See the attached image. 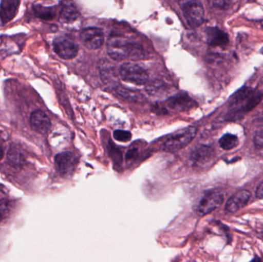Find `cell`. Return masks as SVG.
I'll return each instance as SVG.
<instances>
[{"instance_id":"6da1fadb","label":"cell","mask_w":263,"mask_h":262,"mask_svg":"<svg viewBox=\"0 0 263 262\" xmlns=\"http://www.w3.org/2000/svg\"><path fill=\"white\" fill-rule=\"evenodd\" d=\"M197 134V129L195 126H189L180 129L170 135L163 145V149L166 152H176L186 147L193 142Z\"/></svg>"},{"instance_id":"7a4b0ae2","label":"cell","mask_w":263,"mask_h":262,"mask_svg":"<svg viewBox=\"0 0 263 262\" xmlns=\"http://www.w3.org/2000/svg\"><path fill=\"white\" fill-rule=\"evenodd\" d=\"M135 43L120 35H112L108 40L107 52L116 61H123L131 56Z\"/></svg>"},{"instance_id":"3957f363","label":"cell","mask_w":263,"mask_h":262,"mask_svg":"<svg viewBox=\"0 0 263 262\" xmlns=\"http://www.w3.org/2000/svg\"><path fill=\"white\" fill-rule=\"evenodd\" d=\"M122 79L135 85H144L148 82V74L145 69L136 63H126L120 69Z\"/></svg>"},{"instance_id":"277c9868","label":"cell","mask_w":263,"mask_h":262,"mask_svg":"<svg viewBox=\"0 0 263 262\" xmlns=\"http://www.w3.org/2000/svg\"><path fill=\"white\" fill-rule=\"evenodd\" d=\"M184 17L189 26L192 28L199 27L204 21V8L198 0H190L182 8Z\"/></svg>"},{"instance_id":"5b68a950","label":"cell","mask_w":263,"mask_h":262,"mask_svg":"<svg viewBox=\"0 0 263 262\" xmlns=\"http://www.w3.org/2000/svg\"><path fill=\"white\" fill-rule=\"evenodd\" d=\"M223 201L224 196L222 194L216 191H210L199 201L196 208V213L199 216H205L220 207Z\"/></svg>"},{"instance_id":"8992f818","label":"cell","mask_w":263,"mask_h":262,"mask_svg":"<svg viewBox=\"0 0 263 262\" xmlns=\"http://www.w3.org/2000/svg\"><path fill=\"white\" fill-rule=\"evenodd\" d=\"M54 52L63 59L69 60L75 58L78 54L79 46L67 37L60 36L53 42Z\"/></svg>"},{"instance_id":"52a82bcc","label":"cell","mask_w":263,"mask_h":262,"mask_svg":"<svg viewBox=\"0 0 263 262\" xmlns=\"http://www.w3.org/2000/svg\"><path fill=\"white\" fill-rule=\"evenodd\" d=\"M78 164V158L70 152L58 154L55 158V165L57 171L63 176H69L73 173Z\"/></svg>"},{"instance_id":"ba28073f","label":"cell","mask_w":263,"mask_h":262,"mask_svg":"<svg viewBox=\"0 0 263 262\" xmlns=\"http://www.w3.org/2000/svg\"><path fill=\"white\" fill-rule=\"evenodd\" d=\"M80 38L85 47L92 50L100 49L104 43V34L101 29L97 28L83 29L80 34Z\"/></svg>"},{"instance_id":"9c48e42d","label":"cell","mask_w":263,"mask_h":262,"mask_svg":"<svg viewBox=\"0 0 263 262\" xmlns=\"http://www.w3.org/2000/svg\"><path fill=\"white\" fill-rule=\"evenodd\" d=\"M251 193L247 190H241L232 195L226 205V211L230 213H235L243 209L250 201Z\"/></svg>"},{"instance_id":"30bf717a","label":"cell","mask_w":263,"mask_h":262,"mask_svg":"<svg viewBox=\"0 0 263 262\" xmlns=\"http://www.w3.org/2000/svg\"><path fill=\"white\" fill-rule=\"evenodd\" d=\"M29 121H30L31 128L39 133H47L52 126L48 115L41 110H35L32 112Z\"/></svg>"},{"instance_id":"8fae6325","label":"cell","mask_w":263,"mask_h":262,"mask_svg":"<svg viewBox=\"0 0 263 262\" xmlns=\"http://www.w3.org/2000/svg\"><path fill=\"white\" fill-rule=\"evenodd\" d=\"M215 158V152L210 146H201L192 154L191 159L194 166L205 167Z\"/></svg>"},{"instance_id":"7c38bea8","label":"cell","mask_w":263,"mask_h":262,"mask_svg":"<svg viewBox=\"0 0 263 262\" xmlns=\"http://www.w3.org/2000/svg\"><path fill=\"white\" fill-rule=\"evenodd\" d=\"M20 0H1L0 20L3 25L12 21L18 12Z\"/></svg>"},{"instance_id":"4fadbf2b","label":"cell","mask_w":263,"mask_h":262,"mask_svg":"<svg viewBox=\"0 0 263 262\" xmlns=\"http://www.w3.org/2000/svg\"><path fill=\"white\" fill-rule=\"evenodd\" d=\"M207 42L213 47L226 48L230 43L228 34L216 27L209 28L206 30Z\"/></svg>"},{"instance_id":"5bb4252c","label":"cell","mask_w":263,"mask_h":262,"mask_svg":"<svg viewBox=\"0 0 263 262\" xmlns=\"http://www.w3.org/2000/svg\"><path fill=\"white\" fill-rule=\"evenodd\" d=\"M168 107L178 112H183L192 109L196 106V102L192 99L188 95H178L168 99Z\"/></svg>"},{"instance_id":"9a60e30c","label":"cell","mask_w":263,"mask_h":262,"mask_svg":"<svg viewBox=\"0 0 263 262\" xmlns=\"http://www.w3.org/2000/svg\"><path fill=\"white\" fill-rule=\"evenodd\" d=\"M100 76L104 83L106 85H114L116 87L118 86V76L114 65L108 61L102 62L100 63Z\"/></svg>"},{"instance_id":"2e32d148","label":"cell","mask_w":263,"mask_h":262,"mask_svg":"<svg viewBox=\"0 0 263 262\" xmlns=\"http://www.w3.org/2000/svg\"><path fill=\"white\" fill-rule=\"evenodd\" d=\"M80 16V12L72 2H66L60 11V21L65 23L76 21Z\"/></svg>"},{"instance_id":"e0dca14e","label":"cell","mask_w":263,"mask_h":262,"mask_svg":"<svg viewBox=\"0 0 263 262\" xmlns=\"http://www.w3.org/2000/svg\"><path fill=\"white\" fill-rule=\"evenodd\" d=\"M115 90L117 95H120L121 98H124L127 101L133 102V103H140V102L145 99L143 95L140 92L133 90V89L118 86L115 88Z\"/></svg>"},{"instance_id":"ac0fdd59","label":"cell","mask_w":263,"mask_h":262,"mask_svg":"<svg viewBox=\"0 0 263 262\" xmlns=\"http://www.w3.org/2000/svg\"><path fill=\"white\" fill-rule=\"evenodd\" d=\"M254 94V91L250 87H243L240 90L234 94L230 98V106H236L241 104L243 102L248 103L252 96ZM247 106V105H246Z\"/></svg>"},{"instance_id":"d6986e66","label":"cell","mask_w":263,"mask_h":262,"mask_svg":"<svg viewBox=\"0 0 263 262\" xmlns=\"http://www.w3.org/2000/svg\"><path fill=\"white\" fill-rule=\"evenodd\" d=\"M32 13L36 18L43 20H52L55 17V9L52 7H45L41 5L32 6Z\"/></svg>"},{"instance_id":"ffe728a7","label":"cell","mask_w":263,"mask_h":262,"mask_svg":"<svg viewBox=\"0 0 263 262\" xmlns=\"http://www.w3.org/2000/svg\"><path fill=\"white\" fill-rule=\"evenodd\" d=\"M239 138L236 135L227 133L221 137L219 141V146L224 150H231L239 145Z\"/></svg>"},{"instance_id":"44dd1931","label":"cell","mask_w":263,"mask_h":262,"mask_svg":"<svg viewBox=\"0 0 263 262\" xmlns=\"http://www.w3.org/2000/svg\"><path fill=\"white\" fill-rule=\"evenodd\" d=\"M8 160L12 166L18 167L24 163V157L17 148L11 147L8 152Z\"/></svg>"},{"instance_id":"7402d4cb","label":"cell","mask_w":263,"mask_h":262,"mask_svg":"<svg viewBox=\"0 0 263 262\" xmlns=\"http://www.w3.org/2000/svg\"><path fill=\"white\" fill-rule=\"evenodd\" d=\"M254 146L258 155L263 158V130L259 131L255 135Z\"/></svg>"},{"instance_id":"603a6c76","label":"cell","mask_w":263,"mask_h":262,"mask_svg":"<svg viewBox=\"0 0 263 262\" xmlns=\"http://www.w3.org/2000/svg\"><path fill=\"white\" fill-rule=\"evenodd\" d=\"M114 138L117 141L126 143V142L130 141L132 134L129 131L116 130L114 132Z\"/></svg>"},{"instance_id":"cb8c5ba5","label":"cell","mask_w":263,"mask_h":262,"mask_svg":"<svg viewBox=\"0 0 263 262\" xmlns=\"http://www.w3.org/2000/svg\"><path fill=\"white\" fill-rule=\"evenodd\" d=\"M9 208H10V204L9 200L6 199V198H0V221H2L9 213Z\"/></svg>"},{"instance_id":"d4e9b609","label":"cell","mask_w":263,"mask_h":262,"mask_svg":"<svg viewBox=\"0 0 263 262\" xmlns=\"http://www.w3.org/2000/svg\"><path fill=\"white\" fill-rule=\"evenodd\" d=\"M139 150L138 147L133 146L126 152V160L127 163H133L139 158Z\"/></svg>"},{"instance_id":"484cf974","label":"cell","mask_w":263,"mask_h":262,"mask_svg":"<svg viewBox=\"0 0 263 262\" xmlns=\"http://www.w3.org/2000/svg\"><path fill=\"white\" fill-rule=\"evenodd\" d=\"M115 145H111V149H109V152L112 154V158H114V163H122L121 152L119 151V149H116Z\"/></svg>"},{"instance_id":"4316f807","label":"cell","mask_w":263,"mask_h":262,"mask_svg":"<svg viewBox=\"0 0 263 262\" xmlns=\"http://www.w3.org/2000/svg\"><path fill=\"white\" fill-rule=\"evenodd\" d=\"M256 197L259 199H263V181L259 185L256 189Z\"/></svg>"},{"instance_id":"83f0119b","label":"cell","mask_w":263,"mask_h":262,"mask_svg":"<svg viewBox=\"0 0 263 262\" xmlns=\"http://www.w3.org/2000/svg\"><path fill=\"white\" fill-rule=\"evenodd\" d=\"M3 157V149L2 148L1 145H0V159H2Z\"/></svg>"},{"instance_id":"f1b7e54d","label":"cell","mask_w":263,"mask_h":262,"mask_svg":"<svg viewBox=\"0 0 263 262\" xmlns=\"http://www.w3.org/2000/svg\"></svg>"}]
</instances>
